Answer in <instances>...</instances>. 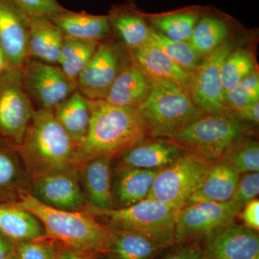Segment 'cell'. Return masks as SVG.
<instances>
[{
    "label": "cell",
    "mask_w": 259,
    "mask_h": 259,
    "mask_svg": "<svg viewBox=\"0 0 259 259\" xmlns=\"http://www.w3.org/2000/svg\"><path fill=\"white\" fill-rule=\"evenodd\" d=\"M239 177L227 162L221 159L213 162L185 205L199 202L231 201Z\"/></svg>",
    "instance_id": "obj_18"
},
{
    "label": "cell",
    "mask_w": 259,
    "mask_h": 259,
    "mask_svg": "<svg viewBox=\"0 0 259 259\" xmlns=\"http://www.w3.org/2000/svg\"><path fill=\"white\" fill-rule=\"evenodd\" d=\"M16 206L40 221L45 233L76 254L95 255L110 251L113 233L88 211H69L47 205L32 194H24Z\"/></svg>",
    "instance_id": "obj_2"
},
{
    "label": "cell",
    "mask_w": 259,
    "mask_h": 259,
    "mask_svg": "<svg viewBox=\"0 0 259 259\" xmlns=\"http://www.w3.org/2000/svg\"><path fill=\"white\" fill-rule=\"evenodd\" d=\"M53 112L71 139L76 144H81L88 135L91 119L88 99L76 90Z\"/></svg>",
    "instance_id": "obj_24"
},
{
    "label": "cell",
    "mask_w": 259,
    "mask_h": 259,
    "mask_svg": "<svg viewBox=\"0 0 259 259\" xmlns=\"http://www.w3.org/2000/svg\"><path fill=\"white\" fill-rule=\"evenodd\" d=\"M149 137L171 139L205 114L195 105L187 89L168 80L151 79L148 97L139 107Z\"/></svg>",
    "instance_id": "obj_4"
},
{
    "label": "cell",
    "mask_w": 259,
    "mask_h": 259,
    "mask_svg": "<svg viewBox=\"0 0 259 259\" xmlns=\"http://www.w3.org/2000/svg\"><path fill=\"white\" fill-rule=\"evenodd\" d=\"M83 209L106 218L112 229L137 232L170 246L177 243L175 221L178 210L151 197L126 207L98 209L88 204Z\"/></svg>",
    "instance_id": "obj_5"
},
{
    "label": "cell",
    "mask_w": 259,
    "mask_h": 259,
    "mask_svg": "<svg viewBox=\"0 0 259 259\" xmlns=\"http://www.w3.org/2000/svg\"><path fill=\"white\" fill-rule=\"evenodd\" d=\"M8 62V59H7L4 51H3L1 47H0V73L4 71L5 68H6Z\"/></svg>",
    "instance_id": "obj_44"
},
{
    "label": "cell",
    "mask_w": 259,
    "mask_h": 259,
    "mask_svg": "<svg viewBox=\"0 0 259 259\" xmlns=\"http://www.w3.org/2000/svg\"><path fill=\"white\" fill-rule=\"evenodd\" d=\"M255 70L254 61L249 52L237 49L232 51L223 62L221 79L225 96Z\"/></svg>",
    "instance_id": "obj_31"
},
{
    "label": "cell",
    "mask_w": 259,
    "mask_h": 259,
    "mask_svg": "<svg viewBox=\"0 0 259 259\" xmlns=\"http://www.w3.org/2000/svg\"><path fill=\"white\" fill-rule=\"evenodd\" d=\"M221 160L227 162L239 175L258 171V143L242 136L230 146Z\"/></svg>",
    "instance_id": "obj_30"
},
{
    "label": "cell",
    "mask_w": 259,
    "mask_h": 259,
    "mask_svg": "<svg viewBox=\"0 0 259 259\" xmlns=\"http://www.w3.org/2000/svg\"><path fill=\"white\" fill-rule=\"evenodd\" d=\"M0 233L18 243L40 239L45 230L40 221L28 211L16 205H1Z\"/></svg>",
    "instance_id": "obj_26"
},
{
    "label": "cell",
    "mask_w": 259,
    "mask_h": 259,
    "mask_svg": "<svg viewBox=\"0 0 259 259\" xmlns=\"http://www.w3.org/2000/svg\"><path fill=\"white\" fill-rule=\"evenodd\" d=\"M239 214L245 227L253 231H258L259 201L258 199H253L245 204Z\"/></svg>",
    "instance_id": "obj_39"
},
{
    "label": "cell",
    "mask_w": 259,
    "mask_h": 259,
    "mask_svg": "<svg viewBox=\"0 0 259 259\" xmlns=\"http://www.w3.org/2000/svg\"><path fill=\"white\" fill-rule=\"evenodd\" d=\"M122 48L102 42L76 80L77 90L90 100H104L112 83L126 66Z\"/></svg>",
    "instance_id": "obj_10"
},
{
    "label": "cell",
    "mask_w": 259,
    "mask_h": 259,
    "mask_svg": "<svg viewBox=\"0 0 259 259\" xmlns=\"http://www.w3.org/2000/svg\"><path fill=\"white\" fill-rule=\"evenodd\" d=\"M20 144L25 164L35 177L76 167L79 144L61 127L53 110L32 112Z\"/></svg>",
    "instance_id": "obj_3"
},
{
    "label": "cell",
    "mask_w": 259,
    "mask_h": 259,
    "mask_svg": "<svg viewBox=\"0 0 259 259\" xmlns=\"http://www.w3.org/2000/svg\"><path fill=\"white\" fill-rule=\"evenodd\" d=\"M7 259H17L16 256H15V253H13V255H10L9 258H8Z\"/></svg>",
    "instance_id": "obj_45"
},
{
    "label": "cell",
    "mask_w": 259,
    "mask_h": 259,
    "mask_svg": "<svg viewBox=\"0 0 259 259\" xmlns=\"http://www.w3.org/2000/svg\"><path fill=\"white\" fill-rule=\"evenodd\" d=\"M259 193L258 171L240 175L236 191L231 200L244 206L253 199H256Z\"/></svg>",
    "instance_id": "obj_35"
},
{
    "label": "cell",
    "mask_w": 259,
    "mask_h": 259,
    "mask_svg": "<svg viewBox=\"0 0 259 259\" xmlns=\"http://www.w3.org/2000/svg\"><path fill=\"white\" fill-rule=\"evenodd\" d=\"M148 44L160 48L172 60L190 73L197 69L203 59L194 50L190 42L171 40L161 32L152 29Z\"/></svg>",
    "instance_id": "obj_29"
},
{
    "label": "cell",
    "mask_w": 259,
    "mask_h": 259,
    "mask_svg": "<svg viewBox=\"0 0 259 259\" xmlns=\"http://www.w3.org/2000/svg\"><path fill=\"white\" fill-rule=\"evenodd\" d=\"M159 170L119 166L114 190V199L119 207H128L147 198Z\"/></svg>",
    "instance_id": "obj_23"
},
{
    "label": "cell",
    "mask_w": 259,
    "mask_h": 259,
    "mask_svg": "<svg viewBox=\"0 0 259 259\" xmlns=\"http://www.w3.org/2000/svg\"><path fill=\"white\" fill-rule=\"evenodd\" d=\"M243 206L231 200L226 202H199L184 206L175 221L177 243L193 242L218 228L234 221Z\"/></svg>",
    "instance_id": "obj_9"
},
{
    "label": "cell",
    "mask_w": 259,
    "mask_h": 259,
    "mask_svg": "<svg viewBox=\"0 0 259 259\" xmlns=\"http://www.w3.org/2000/svg\"><path fill=\"white\" fill-rule=\"evenodd\" d=\"M204 259H259L258 231L230 223L204 237Z\"/></svg>",
    "instance_id": "obj_12"
},
{
    "label": "cell",
    "mask_w": 259,
    "mask_h": 259,
    "mask_svg": "<svg viewBox=\"0 0 259 259\" xmlns=\"http://www.w3.org/2000/svg\"><path fill=\"white\" fill-rule=\"evenodd\" d=\"M213 162L187 153L156 174L148 197L180 210L187 204Z\"/></svg>",
    "instance_id": "obj_7"
},
{
    "label": "cell",
    "mask_w": 259,
    "mask_h": 259,
    "mask_svg": "<svg viewBox=\"0 0 259 259\" xmlns=\"http://www.w3.org/2000/svg\"><path fill=\"white\" fill-rule=\"evenodd\" d=\"M59 259H85L81 255L76 254L74 252L70 251V250H66L61 255Z\"/></svg>",
    "instance_id": "obj_43"
},
{
    "label": "cell",
    "mask_w": 259,
    "mask_h": 259,
    "mask_svg": "<svg viewBox=\"0 0 259 259\" xmlns=\"http://www.w3.org/2000/svg\"><path fill=\"white\" fill-rule=\"evenodd\" d=\"M100 42L64 36L58 64L68 78L76 81L96 51Z\"/></svg>",
    "instance_id": "obj_27"
},
{
    "label": "cell",
    "mask_w": 259,
    "mask_h": 259,
    "mask_svg": "<svg viewBox=\"0 0 259 259\" xmlns=\"http://www.w3.org/2000/svg\"><path fill=\"white\" fill-rule=\"evenodd\" d=\"M23 84L40 109L53 110L77 90L76 81L59 66L40 61H28L23 70Z\"/></svg>",
    "instance_id": "obj_11"
},
{
    "label": "cell",
    "mask_w": 259,
    "mask_h": 259,
    "mask_svg": "<svg viewBox=\"0 0 259 259\" xmlns=\"http://www.w3.org/2000/svg\"><path fill=\"white\" fill-rule=\"evenodd\" d=\"M88 135L78 146L76 166L93 158L122 155L149 137L147 125L139 108L121 107L105 100H90Z\"/></svg>",
    "instance_id": "obj_1"
},
{
    "label": "cell",
    "mask_w": 259,
    "mask_h": 259,
    "mask_svg": "<svg viewBox=\"0 0 259 259\" xmlns=\"http://www.w3.org/2000/svg\"><path fill=\"white\" fill-rule=\"evenodd\" d=\"M29 17L51 18L64 10L56 0H15Z\"/></svg>",
    "instance_id": "obj_36"
},
{
    "label": "cell",
    "mask_w": 259,
    "mask_h": 259,
    "mask_svg": "<svg viewBox=\"0 0 259 259\" xmlns=\"http://www.w3.org/2000/svg\"><path fill=\"white\" fill-rule=\"evenodd\" d=\"M49 20L64 36L80 40L100 42L111 31V23L106 16L64 11Z\"/></svg>",
    "instance_id": "obj_22"
},
{
    "label": "cell",
    "mask_w": 259,
    "mask_h": 259,
    "mask_svg": "<svg viewBox=\"0 0 259 259\" xmlns=\"http://www.w3.org/2000/svg\"><path fill=\"white\" fill-rule=\"evenodd\" d=\"M11 80L0 90V129L20 144L33 111L21 79Z\"/></svg>",
    "instance_id": "obj_14"
},
{
    "label": "cell",
    "mask_w": 259,
    "mask_h": 259,
    "mask_svg": "<svg viewBox=\"0 0 259 259\" xmlns=\"http://www.w3.org/2000/svg\"><path fill=\"white\" fill-rule=\"evenodd\" d=\"M15 253L13 241L0 233V259H7Z\"/></svg>",
    "instance_id": "obj_42"
},
{
    "label": "cell",
    "mask_w": 259,
    "mask_h": 259,
    "mask_svg": "<svg viewBox=\"0 0 259 259\" xmlns=\"http://www.w3.org/2000/svg\"><path fill=\"white\" fill-rule=\"evenodd\" d=\"M151 22L164 36L173 40L190 42L192 32L198 22L197 15L190 13H175L153 17Z\"/></svg>",
    "instance_id": "obj_33"
},
{
    "label": "cell",
    "mask_w": 259,
    "mask_h": 259,
    "mask_svg": "<svg viewBox=\"0 0 259 259\" xmlns=\"http://www.w3.org/2000/svg\"><path fill=\"white\" fill-rule=\"evenodd\" d=\"M227 106L235 110L259 101V76L253 70L239 84L225 96Z\"/></svg>",
    "instance_id": "obj_34"
},
{
    "label": "cell",
    "mask_w": 259,
    "mask_h": 259,
    "mask_svg": "<svg viewBox=\"0 0 259 259\" xmlns=\"http://www.w3.org/2000/svg\"><path fill=\"white\" fill-rule=\"evenodd\" d=\"M235 116L239 120L245 121L253 125H258L259 122V101L233 110Z\"/></svg>",
    "instance_id": "obj_41"
},
{
    "label": "cell",
    "mask_w": 259,
    "mask_h": 259,
    "mask_svg": "<svg viewBox=\"0 0 259 259\" xmlns=\"http://www.w3.org/2000/svg\"><path fill=\"white\" fill-rule=\"evenodd\" d=\"M141 141L121 155L120 166L142 169H162L188 153L171 139Z\"/></svg>",
    "instance_id": "obj_15"
},
{
    "label": "cell",
    "mask_w": 259,
    "mask_h": 259,
    "mask_svg": "<svg viewBox=\"0 0 259 259\" xmlns=\"http://www.w3.org/2000/svg\"><path fill=\"white\" fill-rule=\"evenodd\" d=\"M112 158L102 156L83 163L82 179L90 205L98 209L115 208L112 187Z\"/></svg>",
    "instance_id": "obj_19"
},
{
    "label": "cell",
    "mask_w": 259,
    "mask_h": 259,
    "mask_svg": "<svg viewBox=\"0 0 259 259\" xmlns=\"http://www.w3.org/2000/svg\"><path fill=\"white\" fill-rule=\"evenodd\" d=\"M16 176V166L13 160L0 151V187L8 185Z\"/></svg>",
    "instance_id": "obj_40"
},
{
    "label": "cell",
    "mask_w": 259,
    "mask_h": 259,
    "mask_svg": "<svg viewBox=\"0 0 259 259\" xmlns=\"http://www.w3.org/2000/svg\"><path fill=\"white\" fill-rule=\"evenodd\" d=\"M182 243L163 259H204L202 247L194 242Z\"/></svg>",
    "instance_id": "obj_38"
},
{
    "label": "cell",
    "mask_w": 259,
    "mask_h": 259,
    "mask_svg": "<svg viewBox=\"0 0 259 259\" xmlns=\"http://www.w3.org/2000/svg\"><path fill=\"white\" fill-rule=\"evenodd\" d=\"M151 88V79L134 64H128L112 83L104 100L116 106L139 107Z\"/></svg>",
    "instance_id": "obj_21"
},
{
    "label": "cell",
    "mask_w": 259,
    "mask_h": 259,
    "mask_svg": "<svg viewBox=\"0 0 259 259\" xmlns=\"http://www.w3.org/2000/svg\"><path fill=\"white\" fill-rule=\"evenodd\" d=\"M229 28L223 20L204 17L194 27L190 44L202 58L226 41Z\"/></svg>",
    "instance_id": "obj_28"
},
{
    "label": "cell",
    "mask_w": 259,
    "mask_h": 259,
    "mask_svg": "<svg viewBox=\"0 0 259 259\" xmlns=\"http://www.w3.org/2000/svg\"><path fill=\"white\" fill-rule=\"evenodd\" d=\"M233 47L231 42L225 41L204 56L192 73L188 91L195 105L205 115L231 113L225 100L221 69Z\"/></svg>",
    "instance_id": "obj_8"
},
{
    "label": "cell",
    "mask_w": 259,
    "mask_h": 259,
    "mask_svg": "<svg viewBox=\"0 0 259 259\" xmlns=\"http://www.w3.org/2000/svg\"><path fill=\"white\" fill-rule=\"evenodd\" d=\"M241 120L231 113L204 115L171 138L188 153L216 161L242 137Z\"/></svg>",
    "instance_id": "obj_6"
},
{
    "label": "cell",
    "mask_w": 259,
    "mask_h": 259,
    "mask_svg": "<svg viewBox=\"0 0 259 259\" xmlns=\"http://www.w3.org/2000/svg\"><path fill=\"white\" fill-rule=\"evenodd\" d=\"M15 255L17 259H56L54 248L37 240L18 242L15 246Z\"/></svg>",
    "instance_id": "obj_37"
},
{
    "label": "cell",
    "mask_w": 259,
    "mask_h": 259,
    "mask_svg": "<svg viewBox=\"0 0 259 259\" xmlns=\"http://www.w3.org/2000/svg\"><path fill=\"white\" fill-rule=\"evenodd\" d=\"M76 173V168H70L35 177L32 195L54 208L82 210L88 204Z\"/></svg>",
    "instance_id": "obj_13"
},
{
    "label": "cell",
    "mask_w": 259,
    "mask_h": 259,
    "mask_svg": "<svg viewBox=\"0 0 259 259\" xmlns=\"http://www.w3.org/2000/svg\"><path fill=\"white\" fill-rule=\"evenodd\" d=\"M112 27L126 47L131 50L148 44L151 29L138 15L124 13L112 20Z\"/></svg>",
    "instance_id": "obj_32"
},
{
    "label": "cell",
    "mask_w": 259,
    "mask_h": 259,
    "mask_svg": "<svg viewBox=\"0 0 259 259\" xmlns=\"http://www.w3.org/2000/svg\"><path fill=\"white\" fill-rule=\"evenodd\" d=\"M0 47L10 64L16 68L25 64L29 56L27 20L3 3H0Z\"/></svg>",
    "instance_id": "obj_17"
},
{
    "label": "cell",
    "mask_w": 259,
    "mask_h": 259,
    "mask_svg": "<svg viewBox=\"0 0 259 259\" xmlns=\"http://www.w3.org/2000/svg\"><path fill=\"white\" fill-rule=\"evenodd\" d=\"M131 51L133 64L150 79L168 80L188 90L192 73L181 67L160 48L147 44Z\"/></svg>",
    "instance_id": "obj_16"
},
{
    "label": "cell",
    "mask_w": 259,
    "mask_h": 259,
    "mask_svg": "<svg viewBox=\"0 0 259 259\" xmlns=\"http://www.w3.org/2000/svg\"><path fill=\"white\" fill-rule=\"evenodd\" d=\"M27 24L28 55L47 64H58L64 40L62 32L48 18L30 17Z\"/></svg>",
    "instance_id": "obj_20"
},
{
    "label": "cell",
    "mask_w": 259,
    "mask_h": 259,
    "mask_svg": "<svg viewBox=\"0 0 259 259\" xmlns=\"http://www.w3.org/2000/svg\"><path fill=\"white\" fill-rule=\"evenodd\" d=\"M111 230L113 238L109 252L115 259H152L171 247L137 232Z\"/></svg>",
    "instance_id": "obj_25"
}]
</instances>
